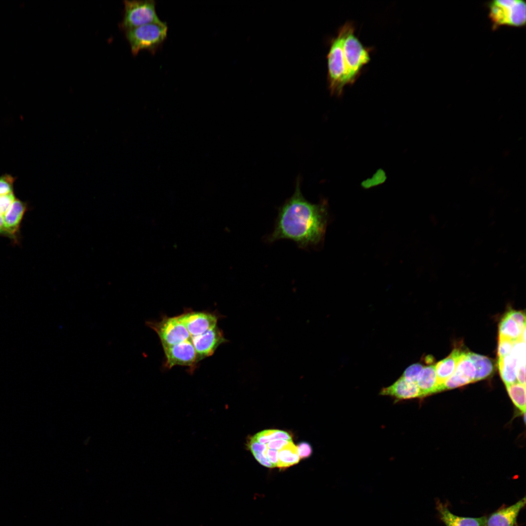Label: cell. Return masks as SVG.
<instances>
[{
    "instance_id": "cell-1",
    "label": "cell",
    "mask_w": 526,
    "mask_h": 526,
    "mask_svg": "<svg viewBox=\"0 0 526 526\" xmlns=\"http://www.w3.org/2000/svg\"><path fill=\"white\" fill-rule=\"evenodd\" d=\"M301 181L298 177L293 195L279 207L268 242L288 239L301 248L323 243L330 219L328 203L325 199L317 204L307 201L302 194Z\"/></svg>"
},
{
    "instance_id": "cell-2",
    "label": "cell",
    "mask_w": 526,
    "mask_h": 526,
    "mask_svg": "<svg viewBox=\"0 0 526 526\" xmlns=\"http://www.w3.org/2000/svg\"><path fill=\"white\" fill-rule=\"evenodd\" d=\"M351 21H347L339 28L336 37L330 42L327 55V85L331 95H342L347 83V75L343 58V43L345 36Z\"/></svg>"
},
{
    "instance_id": "cell-3",
    "label": "cell",
    "mask_w": 526,
    "mask_h": 526,
    "mask_svg": "<svg viewBox=\"0 0 526 526\" xmlns=\"http://www.w3.org/2000/svg\"><path fill=\"white\" fill-rule=\"evenodd\" d=\"M166 22L151 23L124 32L132 55L136 56L142 50L154 55L162 47L167 38Z\"/></svg>"
},
{
    "instance_id": "cell-4",
    "label": "cell",
    "mask_w": 526,
    "mask_h": 526,
    "mask_svg": "<svg viewBox=\"0 0 526 526\" xmlns=\"http://www.w3.org/2000/svg\"><path fill=\"white\" fill-rule=\"evenodd\" d=\"M343 58L347 85L353 84L361 74L363 67L371 60L370 50L363 45L355 34V26L351 22L343 43Z\"/></svg>"
},
{
    "instance_id": "cell-5",
    "label": "cell",
    "mask_w": 526,
    "mask_h": 526,
    "mask_svg": "<svg viewBox=\"0 0 526 526\" xmlns=\"http://www.w3.org/2000/svg\"><path fill=\"white\" fill-rule=\"evenodd\" d=\"M488 17L494 29L501 26L526 25V4L521 0H494L488 3Z\"/></svg>"
},
{
    "instance_id": "cell-6",
    "label": "cell",
    "mask_w": 526,
    "mask_h": 526,
    "mask_svg": "<svg viewBox=\"0 0 526 526\" xmlns=\"http://www.w3.org/2000/svg\"><path fill=\"white\" fill-rule=\"evenodd\" d=\"M123 18L119 24L123 31L151 23L162 21L156 11V2L153 0H125L123 1Z\"/></svg>"
},
{
    "instance_id": "cell-7",
    "label": "cell",
    "mask_w": 526,
    "mask_h": 526,
    "mask_svg": "<svg viewBox=\"0 0 526 526\" xmlns=\"http://www.w3.org/2000/svg\"><path fill=\"white\" fill-rule=\"evenodd\" d=\"M146 324L157 333L162 345L175 344L191 339L177 317L165 316L159 321H147Z\"/></svg>"
},
{
    "instance_id": "cell-8",
    "label": "cell",
    "mask_w": 526,
    "mask_h": 526,
    "mask_svg": "<svg viewBox=\"0 0 526 526\" xmlns=\"http://www.w3.org/2000/svg\"><path fill=\"white\" fill-rule=\"evenodd\" d=\"M162 346L166 357V366L169 368L175 365L191 367L197 363L196 352L191 339Z\"/></svg>"
},
{
    "instance_id": "cell-9",
    "label": "cell",
    "mask_w": 526,
    "mask_h": 526,
    "mask_svg": "<svg viewBox=\"0 0 526 526\" xmlns=\"http://www.w3.org/2000/svg\"><path fill=\"white\" fill-rule=\"evenodd\" d=\"M191 337L197 336L217 326L218 318L206 312L189 311L177 316Z\"/></svg>"
},
{
    "instance_id": "cell-10",
    "label": "cell",
    "mask_w": 526,
    "mask_h": 526,
    "mask_svg": "<svg viewBox=\"0 0 526 526\" xmlns=\"http://www.w3.org/2000/svg\"><path fill=\"white\" fill-rule=\"evenodd\" d=\"M197 354V361L211 356L222 343L228 341L217 326L201 335L191 337Z\"/></svg>"
},
{
    "instance_id": "cell-11",
    "label": "cell",
    "mask_w": 526,
    "mask_h": 526,
    "mask_svg": "<svg viewBox=\"0 0 526 526\" xmlns=\"http://www.w3.org/2000/svg\"><path fill=\"white\" fill-rule=\"evenodd\" d=\"M379 394L393 397L395 402L423 397L417 384L406 379L402 376L393 384L383 388L379 392Z\"/></svg>"
},
{
    "instance_id": "cell-12",
    "label": "cell",
    "mask_w": 526,
    "mask_h": 526,
    "mask_svg": "<svg viewBox=\"0 0 526 526\" xmlns=\"http://www.w3.org/2000/svg\"><path fill=\"white\" fill-rule=\"evenodd\" d=\"M525 505L524 497L515 504L494 512L487 518L486 526H518L517 517Z\"/></svg>"
},
{
    "instance_id": "cell-13",
    "label": "cell",
    "mask_w": 526,
    "mask_h": 526,
    "mask_svg": "<svg viewBox=\"0 0 526 526\" xmlns=\"http://www.w3.org/2000/svg\"><path fill=\"white\" fill-rule=\"evenodd\" d=\"M436 507L441 520L446 526H486V516L479 518L458 516L451 513L440 503L437 504Z\"/></svg>"
},
{
    "instance_id": "cell-14",
    "label": "cell",
    "mask_w": 526,
    "mask_h": 526,
    "mask_svg": "<svg viewBox=\"0 0 526 526\" xmlns=\"http://www.w3.org/2000/svg\"><path fill=\"white\" fill-rule=\"evenodd\" d=\"M26 207L25 203L17 199L15 200L3 216L5 230L15 235L19 228Z\"/></svg>"
},
{
    "instance_id": "cell-15",
    "label": "cell",
    "mask_w": 526,
    "mask_h": 526,
    "mask_svg": "<svg viewBox=\"0 0 526 526\" xmlns=\"http://www.w3.org/2000/svg\"><path fill=\"white\" fill-rule=\"evenodd\" d=\"M462 352L459 349L455 348L449 356L434 365L438 386L454 373Z\"/></svg>"
},
{
    "instance_id": "cell-16",
    "label": "cell",
    "mask_w": 526,
    "mask_h": 526,
    "mask_svg": "<svg viewBox=\"0 0 526 526\" xmlns=\"http://www.w3.org/2000/svg\"><path fill=\"white\" fill-rule=\"evenodd\" d=\"M416 384L423 397L438 392L435 366L432 365L423 367L418 376Z\"/></svg>"
},
{
    "instance_id": "cell-17",
    "label": "cell",
    "mask_w": 526,
    "mask_h": 526,
    "mask_svg": "<svg viewBox=\"0 0 526 526\" xmlns=\"http://www.w3.org/2000/svg\"><path fill=\"white\" fill-rule=\"evenodd\" d=\"M472 361L476 370L474 382L484 379L490 376L493 371L494 365L488 357L472 352L467 353Z\"/></svg>"
},
{
    "instance_id": "cell-18",
    "label": "cell",
    "mask_w": 526,
    "mask_h": 526,
    "mask_svg": "<svg viewBox=\"0 0 526 526\" xmlns=\"http://www.w3.org/2000/svg\"><path fill=\"white\" fill-rule=\"evenodd\" d=\"M517 360L508 355L498 358V365L501 377L506 386L517 382L516 377Z\"/></svg>"
},
{
    "instance_id": "cell-19",
    "label": "cell",
    "mask_w": 526,
    "mask_h": 526,
    "mask_svg": "<svg viewBox=\"0 0 526 526\" xmlns=\"http://www.w3.org/2000/svg\"><path fill=\"white\" fill-rule=\"evenodd\" d=\"M300 460L297 447L293 441L278 451L277 467L285 469L298 464Z\"/></svg>"
},
{
    "instance_id": "cell-20",
    "label": "cell",
    "mask_w": 526,
    "mask_h": 526,
    "mask_svg": "<svg viewBox=\"0 0 526 526\" xmlns=\"http://www.w3.org/2000/svg\"><path fill=\"white\" fill-rule=\"evenodd\" d=\"M524 329H521L507 313L502 319L499 325V336L515 341L522 339Z\"/></svg>"
},
{
    "instance_id": "cell-21",
    "label": "cell",
    "mask_w": 526,
    "mask_h": 526,
    "mask_svg": "<svg viewBox=\"0 0 526 526\" xmlns=\"http://www.w3.org/2000/svg\"><path fill=\"white\" fill-rule=\"evenodd\" d=\"M507 393L514 404L524 414L526 412V385L516 382L506 385Z\"/></svg>"
},
{
    "instance_id": "cell-22",
    "label": "cell",
    "mask_w": 526,
    "mask_h": 526,
    "mask_svg": "<svg viewBox=\"0 0 526 526\" xmlns=\"http://www.w3.org/2000/svg\"><path fill=\"white\" fill-rule=\"evenodd\" d=\"M253 438L258 442L266 444L274 439L292 440V436L286 432L279 430H265L257 433Z\"/></svg>"
},
{
    "instance_id": "cell-23",
    "label": "cell",
    "mask_w": 526,
    "mask_h": 526,
    "mask_svg": "<svg viewBox=\"0 0 526 526\" xmlns=\"http://www.w3.org/2000/svg\"><path fill=\"white\" fill-rule=\"evenodd\" d=\"M471 381L460 372L455 370L454 373L438 386V392L450 390L464 386Z\"/></svg>"
},
{
    "instance_id": "cell-24",
    "label": "cell",
    "mask_w": 526,
    "mask_h": 526,
    "mask_svg": "<svg viewBox=\"0 0 526 526\" xmlns=\"http://www.w3.org/2000/svg\"><path fill=\"white\" fill-rule=\"evenodd\" d=\"M455 370L461 373L471 381L474 382L476 370L475 366L467 353L462 352L460 356Z\"/></svg>"
},
{
    "instance_id": "cell-25",
    "label": "cell",
    "mask_w": 526,
    "mask_h": 526,
    "mask_svg": "<svg viewBox=\"0 0 526 526\" xmlns=\"http://www.w3.org/2000/svg\"><path fill=\"white\" fill-rule=\"evenodd\" d=\"M386 173L382 169H377L371 177L363 181L361 186L364 189H369L383 184L387 180Z\"/></svg>"
},
{
    "instance_id": "cell-26",
    "label": "cell",
    "mask_w": 526,
    "mask_h": 526,
    "mask_svg": "<svg viewBox=\"0 0 526 526\" xmlns=\"http://www.w3.org/2000/svg\"><path fill=\"white\" fill-rule=\"evenodd\" d=\"M423 368L420 363H414L409 366L401 376L406 379L416 383L418 376Z\"/></svg>"
},
{
    "instance_id": "cell-27",
    "label": "cell",
    "mask_w": 526,
    "mask_h": 526,
    "mask_svg": "<svg viewBox=\"0 0 526 526\" xmlns=\"http://www.w3.org/2000/svg\"><path fill=\"white\" fill-rule=\"evenodd\" d=\"M514 341L506 338L499 336L498 347V358H502L509 355Z\"/></svg>"
},
{
    "instance_id": "cell-28",
    "label": "cell",
    "mask_w": 526,
    "mask_h": 526,
    "mask_svg": "<svg viewBox=\"0 0 526 526\" xmlns=\"http://www.w3.org/2000/svg\"><path fill=\"white\" fill-rule=\"evenodd\" d=\"M15 179L6 175L0 177V195L13 192V185Z\"/></svg>"
},
{
    "instance_id": "cell-29",
    "label": "cell",
    "mask_w": 526,
    "mask_h": 526,
    "mask_svg": "<svg viewBox=\"0 0 526 526\" xmlns=\"http://www.w3.org/2000/svg\"><path fill=\"white\" fill-rule=\"evenodd\" d=\"M15 199L16 198L13 192L0 195V212L3 216Z\"/></svg>"
},
{
    "instance_id": "cell-30",
    "label": "cell",
    "mask_w": 526,
    "mask_h": 526,
    "mask_svg": "<svg viewBox=\"0 0 526 526\" xmlns=\"http://www.w3.org/2000/svg\"><path fill=\"white\" fill-rule=\"evenodd\" d=\"M516 370L517 382L526 385V359L517 362Z\"/></svg>"
},
{
    "instance_id": "cell-31",
    "label": "cell",
    "mask_w": 526,
    "mask_h": 526,
    "mask_svg": "<svg viewBox=\"0 0 526 526\" xmlns=\"http://www.w3.org/2000/svg\"><path fill=\"white\" fill-rule=\"evenodd\" d=\"M507 314L517 323L521 329H524L525 328V315L523 312L516 310H510Z\"/></svg>"
},
{
    "instance_id": "cell-32",
    "label": "cell",
    "mask_w": 526,
    "mask_h": 526,
    "mask_svg": "<svg viewBox=\"0 0 526 526\" xmlns=\"http://www.w3.org/2000/svg\"><path fill=\"white\" fill-rule=\"evenodd\" d=\"M299 456L300 459L307 458L312 453V447L308 443L302 442L297 446Z\"/></svg>"
},
{
    "instance_id": "cell-33",
    "label": "cell",
    "mask_w": 526,
    "mask_h": 526,
    "mask_svg": "<svg viewBox=\"0 0 526 526\" xmlns=\"http://www.w3.org/2000/svg\"><path fill=\"white\" fill-rule=\"evenodd\" d=\"M291 441H292V440L274 439L269 441L266 445L267 448L278 451L281 450L282 447L288 444Z\"/></svg>"
},
{
    "instance_id": "cell-34",
    "label": "cell",
    "mask_w": 526,
    "mask_h": 526,
    "mask_svg": "<svg viewBox=\"0 0 526 526\" xmlns=\"http://www.w3.org/2000/svg\"><path fill=\"white\" fill-rule=\"evenodd\" d=\"M265 454L268 461L274 466L277 467L278 463V451L267 448Z\"/></svg>"
},
{
    "instance_id": "cell-35",
    "label": "cell",
    "mask_w": 526,
    "mask_h": 526,
    "mask_svg": "<svg viewBox=\"0 0 526 526\" xmlns=\"http://www.w3.org/2000/svg\"><path fill=\"white\" fill-rule=\"evenodd\" d=\"M0 235L7 236L13 239L16 238L15 235L11 234L5 229L1 228H0Z\"/></svg>"
},
{
    "instance_id": "cell-36",
    "label": "cell",
    "mask_w": 526,
    "mask_h": 526,
    "mask_svg": "<svg viewBox=\"0 0 526 526\" xmlns=\"http://www.w3.org/2000/svg\"><path fill=\"white\" fill-rule=\"evenodd\" d=\"M0 228L5 229L4 228V223L3 215L0 212Z\"/></svg>"
}]
</instances>
